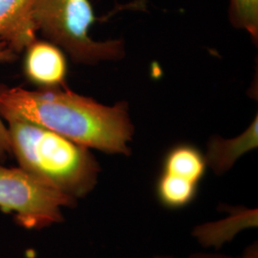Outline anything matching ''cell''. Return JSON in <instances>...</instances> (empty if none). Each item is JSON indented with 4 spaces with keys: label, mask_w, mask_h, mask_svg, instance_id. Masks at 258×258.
Listing matches in <instances>:
<instances>
[{
    "label": "cell",
    "mask_w": 258,
    "mask_h": 258,
    "mask_svg": "<svg viewBox=\"0 0 258 258\" xmlns=\"http://www.w3.org/2000/svg\"><path fill=\"white\" fill-rule=\"evenodd\" d=\"M0 117L28 120L106 154L131 153L134 126L126 102L105 105L66 86L28 90L0 84Z\"/></svg>",
    "instance_id": "cell-1"
},
{
    "label": "cell",
    "mask_w": 258,
    "mask_h": 258,
    "mask_svg": "<svg viewBox=\"0 0 258 258\" xmlns=\"http://www.w3.org/2000/svg\"><path fill=\"white\" fill-rule=\"evenodd\" d=\"M2 120L20 168L77 200L92 192L101 166L91 149L20 118Z\"/></svg>",
    "instance_id": "cell-2"
},
{
    "label": "cell",
    "mask_w": 258,
    "mask_h": 258,
    "mask_svg": "<svg viewBox=\"0 0 258 258\" xmlns=\"http://www.w3.org/2000/svg\"><path fill=\"white\" fill-rule=\"evenodd\" d=\"M33 19L37 34L59 47L75 63L95 65L124 56L122 40H95L97 21L90 0H37Z\"/></svg>",
    "instance_id": "cell-3"
},
{
    "label": "cell",
    "mask_w": 258,
    "mask_h": 258,
    "mask_svg": "<svg viewBox=\"0 0 258 258\" xmlns=\"http://www.w3.org/2000/svg\"><path fill=\"white\" fill-rule=\"evenodd\" d=\"M78 200L20 167L0 166V210L20 227L42 230L64 221L63 209Z\"/></svg>",
    "instance_id": "cell-4"
},
{
    "label": "cell",
    "mask_w": 258,
    "mask_h": 258,
    "mask_svg": "<svg viewBox=\"0 0 258 258\" xmlns=\"http://www.w3.org/2000/svg\"><path fill=\"white\" fill-rule=\"evenodd\" d=\"M204 153L191 144H178L166 153L158 176L157 200L169 210L190 205L197 196L199 184L207 170Z\"/></svg>",
    "instance_id": "cell-5"
},
{
    "label": "cell",
    "mask_w": 258,
    "mask_h": 258,
    "mask_svg": "<svg viewBox=\"0 0 258 258\" xmlns=\"http://www.w3.org/2000/svg\"><path fill=\"white\" fill-rule=\"evenodd\" d=\"M23 75L39 89L66 86L68 64L65 53L46 39L37 38L24 51Z\"/></svg>",
    "instance_id": "cell-6"
},
{
    "label": "cell",
    "mask_w": 258,
    "mask_h": 258,
    "mask_svg": "<svg viewBox=\"0 0 258 258\" xmlns=\"http://www.w3.org/2000/svg\"><path fill=\"white\" fill-rule=\"evenodd\" d=\"M258 226L257 209L228 207V215L219 220L205 222L195 226L191 235L203 248L221 249L240 232Z\"/></svg>",
    "instance_id": "cell-7"
},
{
    "label": "cell",
    "mask_w": 258,
    "mask_h": 258,
    "mask_svg": "<svg viewBox=\"0 0 258 258\" xmlns=\"http://www.w3.org/2000/svg\"><path fill=\"white\" fill-rule=\"evenodd\" d=\"M37 0H0V40L17 54L37 38L33 19Z\"/></svg>",
    "instance_id": "cell-8"
},
{
    "label": "cell",
    "mask_w": 258,
    "mask_h": 258,
    "mask_svg": "<svg viewBox=\"0 0 258 258\" xmlns=\"http://www.w3.org/2000/svg\"><path fill=\"white\" fill-rule=\"evenodd\" d=\"M258 147L257 115L247 129L234 138L212 136L207 144V166L216 175L228 172L241 157Z\"/></svg>",
    "instance_id": "cell-9"
},
{
    "label": "cell",
    "mask_w": 258,
    "mask_h": 258,
    "mask_svg": "<svg viewBox=\"0 0 258 258\" xmlns=\"http://www.w3.org/2000/svg\"><path fill=\"white\" fill-rule=\"evenodd\" d=\"M229 17L233 27L249 33L258 40V0H230Z\"/></svg>",
    "instance_id": "cell-10"
},
{
    "label": "cell",
    "mask_w": 258,
    "mask_h": 258,
    "mask_svg": "<svg viewBox=\"0 0 258 258\" xmlns=\"http://www.w3.org/2000/svg\"><path fill=\"white\" fill-rule=\"evenodd\" d=\"M18 57L19 54L12 50L7 43L0 40V63L14 62L18 59ZM9 156H12L9 133L6 123L0 117V161L3 162Z\"/></svg>",
    "instance_id": "cell-11"
},
{
    "label": "cell",
    "mask_w": 258,
    "mask_h": 258,
    "mask_svg": "<svg viewBox=\"0 0 258 258\" xmlns=\"http://www.w3.org/2000/svg\"><path fill=\"white\" fill-rule=\"evenodd\" d=\"M150 258H176L173 256H166V255H156ZM187 258H258L257 243H253L249 246L246 250L243 252V254L239 257H233L228 256L223 254H215V253H197L190 255Z\"/></svg>",
    "instance_id": "cell-12"
}]
</instances>
